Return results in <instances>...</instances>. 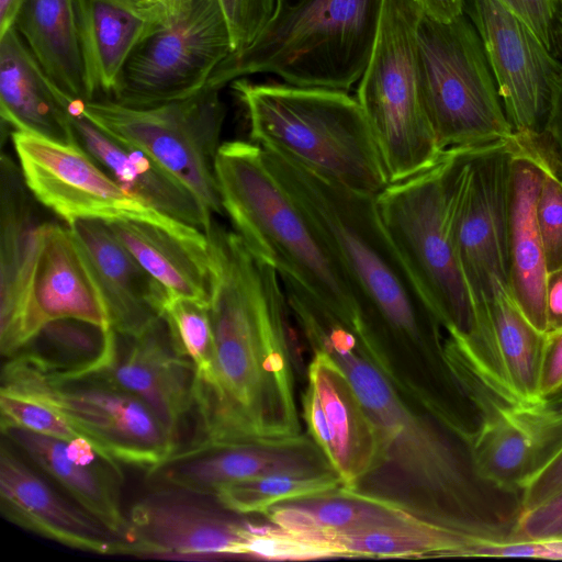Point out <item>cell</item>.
Returning a JSON list of instances; mask_svg holds the SVG:
<instances>
[{"instance_id": "obj_41", "label": "cell", "mask_w": 562, "mask_h": 562, "mask_svg": "<svg viewBox=\"0 0 562 562\" xmlns=\"http://www.w3.org/2000/svg\"><path fill=\"white\" fill-rule=\"evenodd\" d=\"M220 1L232 34L234 52L245 48L257 37L273 14L278 2V0Z\"/></svg>"}, {"instance_id": "obj_18", "label": "cell", "mask_w": 562, "mask_h": 562, "mask_svg": "<svg viewBox=\"0 0 562 562\" xmlns=\"http://www.w3.org/2000/svg\"><path fill=\"white\" fill-rule=\"evenodd\" d=\"M143 401L180 443V429L194 413L196 370L178 349L161 315L136 335L113 330L110 348L94 366Z\"/></svg>"}, {"instance_id": "obj_9", "label": "cell", "mask_w": 562, "mask_h": 562, "mask_svg": "<svg viewBox=\"0 0 562 562\" xmlns=\"http://www.w3.org/2000/svg\"><path fill=\"white\" fill-rule=\"evenodd\" d=\"M448 169L446 150L430 169L390 183L375 196V205L386 235L441 327L473 348L479 316L452 233Z\"/></svg>"}, {"instance_id": "obj_35", "label": "cell", "mask_w": 562, "mask_h": 562, "mask_svg": "<svg viewBox=\"0 0 562 562\" xmlns=\"http://www.w3.org/2000/svg\"><path fill=\"white\" fill-rule=\"evenodd\" d=\"M341 485L336 472L272 473L226 484L214 496L236 514L262 515L277 503L321 494Z\"/></svg>"}, {"instance_id": "obj_10", "label": "cell", "mask_w": 562, "mask_h": 562, "mask_svg": "<svg viewBox=\"0 0 562 562\" xmlns=\"http://www.w3.org/2000/svg\"><path fill=\"white\" fill-rule=\"evenodd\" d=\"M418 47L425 104L442 150L515 135L481 38L464 13L448 22L423 14Z\"/></svg>"}, {"instance_id": "obj_32", "label": "cell", "mask_w": 562, "mask_h": 562, "mask_svg": "<svg viewBox=\"0 0 562 562\" xmlns=\"http://www.w3.org/2000/svg\"><path fill=\"white\" fill-rule=\"evenodd\" d=\"M108 224L170 295L209 301L211 277L207 245L184 240L145 222L115 221Z\"/></svg>"}, {"instance_id": "obj_53", "label": "cell", "mask_w": 562, "mask_h": 562, "mask_svg": "<svg viewBox=\"0 0 562 562\" xmlns=\"http://www.w3.org/2000/svg\"><path fill=\"white\" fill-rule=\"evenodd\" d=\"M561 407H562V405H561Z\"/></svg>"}, {"instance_id": "obj_14", "label": "cell", "mask_w": 562, "mask_h": 562, "mask_svg": "<svg viewBox=\"0 0 562 562\" xmlns=\"http://www.w3.org/2000/svg\"><path fill=\"white\" fill-rule=\"evenodd\" d=\"M11 138L29 190L67 225L77 220L137 221L207 245L204 232L172 220L127 193L78 145L20 131H12Z\"/></svg>"}, {"instance_id": "obj_51", "label": "cell", "mask_w": 562, "mask_h": 562, "mask_svg": "<svg viewBox=\"0 0 562 562\" xmlns=\"http://www.w3.org/2000/svg\"><path fill=\"white\" fill-rule=\"evenodd\" d=\"M547 159V158H546ZM548 160V159H547ZM549 161V160H548ZM549 164L552 166V168L554 169V171L557 172V175L559 176V178L561 179L562 181V166H559V165H555L551 161H549Z\"/></svg>"}, {"instance_id": "obj_48", "label": "cell", "mask_w": 562, "mask_h": 562, "mask_svg": "<svg viewBox=\"0 0 562 562\" xmlns=\"http://www.w3.org/2000/svg\"><path fill=\"white\" fill-rule=\"evenodd\" d=\"M423 13L434 20L448 22L463 13L464 0H415Z\"/></svg>"}, {"instance_id": "obj_3", "label": "cell", "mask_w": 562, "mask_h": 562, "mask_svg": "<svg viewBox=\"0 0 562 562\" xmlns=\"http://www.w3.org/2000/svg\"><path fill=\"white\" fill-rule=\"evenodd\" d=\"M265 160L348 281L356 323L393 356H425L440 372L446 362L437 317L386 235L375 196L350 190L277 153Z\"/></svg>"}, {"instance_id": "obj_19", "label": "cell", "mask_w": 562, "mask_h": 562, "mask_svg": "<svg viewBox=\"0 0 562 562\" xmlns=\"http://www.w3.org/2000/svg\"><path fill=\"white\" fill-rule=\"evenodd\" d=\"M0 509L9 521L69 548L126 554L122 537L71 501L4 438L0 447Z\"/></svg>"}, {"instance_id": "obj_31", "label": "cell", "mask_w": 562, "mask_h": 562, "mask_svg": "<svg viewBox=\"0 0 562 562\" xmlns=\"http://www.w3.org/2000/svg\"><path fill=\"white\" fill-rule=\"evenodd\" d=\"M13 27L48 78L72 101H87L75 0H26Z\"/></svg>"}, {"instance_id": "obj_26", "label": "cell", "mask_w": 562, "mask_h": 562, "mask_svg": "<svg viewBox=\"0 0 562 562\" xmlns=\"http://www.w3.org/2000/svg\"><path fill=\"white\" fill-rule=\"evenodd\" d=\"M543 178L536 148L515 134L509 218V291L528 321L546 334L548 268L537 218Z\"/></svg>"}, {"instance_id": "obj_20", "label": "cell", "mask_w": 562, "mask_h": 562, "mask_svg": "<svg viewBox=\"0 0 562 562\" xmlns=\"http://www.w3.org/2000/svg\"><path fill=\"white\" fill-rule=\"evenodd\" d=\"M561 443V406L551 401L499 403L480 415L469 450L481 480L520 496L527 482Z\"/></svg>"}, {"instance_id": "obj_2", "label": "cell", "mask_w": 562, "mask_h": 562, "mask_svg": "<svg viewBox=\"0 0 562 562\" xmlns=\"http://www.w3.org/2000/svg\"><path fill=\"white\" fill-rule=\"evenodd\" d=\"M214 358L196 381L192 441L278 440L301 435L296 345L286 295L273 266L236 233H206Z\"/></svg>"}, {"instance_id": "obj_42", "label": "cell", "mask_w": 562, "mask_h": 562, "mask_svg": "<svg viewBox=\"0 0 562 562\" xmlns=\"http://www.w3.org/2000/svg\"><path fill=\"white\" fill-rule=\"evenodd\" d=\"M562 540V491L521 510L509 541Z\"/></svg>"}, {"instance_id": "obj_28", "label": "cell", "mask_w": 562, "mask_h": 562, "mask_svg": "<svg viewBox=\"0 0 562 562\" xmlns=\"http://www.w3.org/2000/svg\"><path fill=\"white\" fill-rule=\"evenodd\" d=\"M312 351L306 379L326 418L330 436L327 458L342 486L357 490L378 464L379 436L342 369L325 351Z\"/></svg>"}, {"instance_id": "obj_16", "label": "cell", "mask_w": 562, "mask_h": 562, "mask_svg": "<svg viewBox=\"0 0 562 562\" xmlns=\"http://www.w3.org/2000/svg\"><path fill=\"white\" fill-rule=\"evenodd\" d=\"M470 16L514 133L540 134L562 66L504 0H471Z\"/></svg>"}, {"instance_id": "obj_5", "label": "cell", "mask_w": 562, "mask_h": 562, "mask_svg": "<svg viewBox=\"0 0 562 562\" xmlns=\"http://www.w3.org/2000/svg\"><path fill=\"white\" fill-rule=\"evenodd\" d=\"M214 171L224 214L249 249L297 281L338 318L356 317L340 266L252 142L222 143Z\"/></svg>"}, {"instance_id": "obj_44", "label": "cell", "mask_w": 562, "mask_h": 562, "mask_svg": "<svg viewBox=\"0 0 562 562\" xmlns=\"http://www.w3.org/2000/svg\"><path fill=\"white\" fill-rule=\"evenodd\" d=\"M529 139L549 161L562 166V67L553 85L544 128Z\"/></svg>"}, {"instance_id": "obj_47", "label": "cell", "mask_w": 562, "mask_h": 562, "mask_svg": "<svg viewBox=\"0 0 562 562\" xmlns=\"http://www.w3.org/2000/svg\"><path fill=\"white\" fill-rule=\"evenodd\" d=\"M546 316V334L562 329V268L548 273Z\"/></svg>"}, {"instance_id": "obj_15", "label": "cell", "mask_w": 562, "mask_h": 562, "mask_svg": "<svg viewBox=\"0 0 562 562\" xmlns=\"http://www.w3.org/2000/svg\"><path fill=\"white\" fill-rule=\"evenodd\" d=\"M126 513V554L165 558L240 557L249 520L214 495L148 487Z\"/></svg>"}, {"instance_id": "obj_6", "label": "cell", "mask_w": 562, "mask_h": 562, "mask_svg": "<svg viewBox=\"0 0 562 562\" xmlns=\"http://www.w3.org/2000/svg\"><path fill=\"white\" fill-rule=\"evenodd\" d=\"M382 0H278L257 37L232 53L209 85L273 75L300 86L348 91L359 82L375 41Z\"/></svg>"}, {"instance_id": "obj_36", "label": "cell", "mask_w": 562, "mask_h": 562, "mask_svg": "<svg viewBox=\"0 0 562 562\" xmlns=\"http://www.w3.org/2000/svg\"><path fill=\"white\" fill-rule=\"evenodd\" d=\"M112 331V328L78 318H58L46 323L15 353L54 367L94 364L104 356Z\"/></svg>"}, {"instance_id": "obj_24", "label": "cell", "mask_w": 562, "mask_h": 562, "mask_svg": "<svg viewBox=\"0 0 562 562\" xmlns=\"http://www.w3.org/2000/svg\"><path fill=\"white\" fill-rule=\"evenodd\" d=\"M104 300L110 327L120 335L143 331L164 313L169 292L115 236L108 222L68 225Z\"/></svg>"}, {"instance_id": "obj_17", "label": "cell", "mask_w": 562, "mask_h": 562, "mask_svg": "<svg viewBox=\"0 0 562 562\" xmlns=\"http://www.w3.org/2000/svg\"><path fill=\"white\" fill-rule=\"evenodd\" d=\"M325 472L336 471L306 431L278 440L191 441L145 472V483L215 495L226 484L266 474Z\"/></svg>"}, {"instance_id": "obj_1", "label": "cell", "mask_w": 562, "mask_h": 562, "mask_svg": "<svg viewBox=\"0 0 562 562\" xmlns=\"http://www.w3.org/2000/svg\"><path fill=\"white\" fill-rule=\"evenodd\" d=\"M294 319L311 349L342 369L376 429L378 464L356 491L434 525L508 541L519 496L477 476L468 443L427 407L389 349L314 300L299 304Z\"/></svg>"}, {"instance_id": "obj_29", "label": "cell", "mask_w": 562, "mask_h": 562, "mask_svg": "<svg viewBox=\"0 0 562 562\" xmlns=\"http://www.w3.org/2000/svg\"><path fill=\"white\" fill-rule=\"evenodd\" d=\"M74 102L48 78L14 27L0 36L2 123L13 131L77 145Z\"/></svg>"}, {"instance_id": "obj_34", "label": "cell", "mask_w": 562, "mask_h": 562, "mask_svg": "<svg viewBox=\"0 0 562 562\" xmlns=\"http://www.w3.org/2000/svg\"><path fill=\"white\" fill-rule=\"evenodd\" d=\"M493 331L507 381L525 403L546 402L540 396L544 334L525 316L508 285L496 281L488 302Z\"/></svg>"}, {"instance_id": "obj_39", "label": "cell", "mask_w": 562, "mask_h": 562, "mask_svg": "<svg viewBox=\"0 0 562 562\" xmlns=\"http://www.w3.org/2000/svg\"><path fill=\"white\" fill-rule=\"evenodd\" d=\"M0 427H18L59 439L82 437L52 407L0 390Z\"/></svg>"}, {"instance_id": "obj_40", "label": "cell", "mask_w": 562, "mask_h": 562, "mask_svg": "<svg viewBox=\"0 0 562 562\" xmlns=\"http://www.w3.org/2000/svg\"><path fill=\"white\" fill-rule=\"evenodd\" d=\"M529 143L532 145L531 142ZM536 150L541 158L543 168L537 202V218L548 272H551L562 268V181L546 157L537 148Z\"/></svg>"}, {"instance_id": "obj_12", "label": "cell", "mask_w": 562, "mask_h": 562, "mask_svg": "<svg viewBox=\"0 0 562 562\" xmlns=\"http://www.w3.org/2000/svg\"><path fill=\"white\" fill-rule=\"evenodd\" d=\"M514 148L515 135L487 146L449 149L451 227L476 311L488 304L496 281L508 285Z\"/></svg>"}, {"instance_id": "obj_8", "label": "cell", "mask_w": 562, "mask_h": 562, "mask_svg": "<svg viewBox=\"0 0 562 562\" xmlns=\"http://www.w3.org/2000/svg\"><path fill=\"white\" fill-rule=\"evenodd\" d=\"M423 14L415 0H382L372 53L357 87L390 183L430 169L446 153L424 99L418 47Z\"/></svg>"}, {"instance_id": "obj_52", "label": "cell", "mask_w": 562, "mask_h": 562, "mask_svg": "<svg viewBox=\"0 0 562 562\" xmlns=\"http://www.w3.org/2000/svg\"><path fill=\"white\" fill-rule=\"evenodd\" d=\"M149 3H162L166 4L167 0H146Z\"/></svg>"}, {"instance_id": "obj_43", "label": "cell", "mask_w": 562, "mask_h": 562, "mask_svg": "<svg viewBox=\"0 0 562 562\" xmlns=\"http://www.w3.org/2000/svg\"><path fill=\"white\" fill-rule=\"evenodd\" d=\"M561 491L562 443L524 486L520 494L521 510L532 508Z\"/></svg>"}, {"instance_id": "obj_46", "label": "cell", "mask_w": 562, "mask_h": 562, "mask_svg": "<svg viewBox=\"0 0 562 562\" xmlns=\"http://www.w3.org/2000/svg\"><path fill=\"white\" fill-rule=\"evenodd\" d=\"M562 394V329L544 334L540 396L553 401Z\"/></svg>"}, {"instance_id": "obj_7", "label": "cell", "mask_w": 562, "mask_h": 562, "mask_svg": "<svg viewBox=\"0 0 562 562\" xmlns=\"http://www.w3.org/2000/svg\"><path fill=\"white\" fill-rule=\"evenodd\" d=\"M0 378V390L52 407L121 464L147 472L180 447L143 401L90 364L54 367L15 353Z\"/></svg>"}, {"instance_id": "obj_30", "label": "cell", "mask_w": 562, "mask_h": 562, "mask_svg": "<svg viewBox=\"0 0 562 562\" xmlns=\"http://www.w3.org/2000/svg\"><path fill=\"white\" fill-rule=\"evenodd\" d=\"M262 516L269 522L322 546L321 541L333 535L426 521L395 503L342 485L277 503Z\"/></svg>"}, {"instance_id": "obj_49", "label": "cell", "mask_w": 562, "mask_h": 562, "mask_svg": "<svg viewBox=\"0 0 562 562\" xmlns=\"http://www.w3.org/2000/svg\"><path fill=\"white\" fill-rule=\"evenodd\" d=\"M26 0H0V36L13 27L16 15Z\"/></svg>"}, {"instance_id": "obj_11", "label": "cell", "mask_w": 562, "mask_h": 562, "mask_svg": "<svg viewBox=\"0 0 562 562\" xmlns=\"http://www.w3.org/2000/svg\"><path fill=\"white\" fill-rule=\"evenodd\" d=\"M221 88L149 108L111 99L78 102L79 111L102 131L131 144L186 183L211 213L224 214L214 171L226 108Z\"/></svg>"}, {"instance_id": "obj_27", "label": "cell", "mask_w": 562, "mask_h": 562, "mask_svg": "<svg viewBox=\"0 0 562 562\" xmlns=\"http://www.w3.org/2000/svg\"><path fill=\"white\" fill-rule=\"evenodd\" d=\"M67 317L111 328L100 289L70 228L46 221L32 288L30 339L46 323Z\"/></svg>"}, {"instance_id": "obj_25", "label": "cell", "mask_w": 562, "mask_h": 562, "mask_svg": "<svg viewBox=\"0 0 562 562\" xmlns=\"http://www.w3.org/2000/svg\"><path fill=\"white\" fill-rule=\"evenodd\" d=\"M76 143L127 193L159 213L206 233L212 213L199 196L142 149L102 131L71 106Z\"/></svg>"}, {"instance_id": "obj_4", "label": "cell", "mask_w": 562, "mask_h": 562, "mask_svg": "<svg viewBox=\"0 0 562 562\" xmlns=\"http://www.w3.org/2000/svg\"><path fill=\"white\" fill-rule=\"evenodd\" d=\"M244 106L250 142L359 193L389 184L367 116L346 90L284 81L231 82Z\"/></svg>"}, {"instance_id": "obj_33", "label": "cell", "mask_w": 562, "mask_h": 562, "mask_svg": "<svg viewBox=\"0 0 562 562\" xmlns=\"http://www.w3.org/2000/svg\"><path fill=\"white\" fill-rule=\"evenodd\" d=\"M483 539L428 521L378 528L324 538L337 557L422 558L472 557Z\"/></svg>"}, {"instance_id": "obj_23", "label": "cell", "mask_w": 562, "mask_h": 562, "mask_svg": "<svg viewBox=\"0 0 562 562\" xmlns=\"http://www.w3.org/2000/svg\"><path fill=\"white\" fill-rule=\"evenodd\" d=\"M87 101L110 99L134 49L160 30L168 4L75 0Z\"/></svg>"}, {"instance_id": "obj_50", "label": "cell", "mask_w": 562, "mask_h": 562, "mask_svg": "<svg viewBox=\"0 0 562 562\" xmlns=\"http://www.w3.org/2000/svg\"><path fill=\"white\" fill-rule=\"evenodd\" d=\"M555 37L562 43V0H555Z\"/></svg>"}, {"instance_id": "obj_21", "label": "cell", "mask_w": 562, "mask_h": 562, "mask_svg": "<svg viewBox=\"0 0 562 562\" xmlns=\"http://www.w3.org/2000/svg\"><path fill=\"white\" fill-rule=\"evenodd\" d=\"M20 166L7 154L0 159V351L8 358L29 340L32 288L46 222Z\"/></svg>"}, {"instance_id": "obj_38", "label": "cell", "mask_w": 562, "mask_h": 562, "mask_svg": "<svg viewBox=\"0 0 562 562\" xmlns=\"http://www.w3.org/2000/svg\"><path fill=\"white\" fill-rule=\"evenodd\" d=\"M240 557L263 560H314L337 557L317 542L301 538L271 522L249 521Z\"/></svg>"}, {"instance_id": "obj_13", "label": "cell", "mask_w": 562, "mask_h": 562, "mask_svg": "<svg viewBox=\"0 0 562 562\" xmlns=\"http://www.w3.org/2000/svg\"><path fill=\"white\" fill-rule=\"evenodd\" d=\"M164 26L126 61L111 100L149 108L188 98L207 83L234 52L220 0H167Z\"/></svg>"}, {"instance_id": "obj_22", "label": "cell", "mask_w": 562, "mask_h": 562, "mask_svg": "<svg viewBox=\"0 0 562 562\" xmlns=\"http://www.w3.org/2000/svg\"><path fill=\"white\" fill-rule=\"evenodd\" d=\"M1 434L71 501L125 538L120 462L83 437L59 439L18 427L1 428Z\"/></svg>"}, {"instance_id": "obj_45", "label": "cell", "mask_w": 562, "mask_h": 562, "mask_svg": "<svg viewBox=\"0 0 562 562\" xmlns=\"http://www.w3.org/2000/svg\"><path fill=\"white\" fill-rule=\"evenodd\" d=\"M552 52L555 41V0H504Z\"/></svg>"}, {"instance_id": "obj_37", "label": "cell", "mask_w": 562, "mask_h": 562, "mask_svg": "<svg viewBox=\"0 0 562 562\" xmlns=\"http://www.w3.org/2000/svg\"><path fill=\"white\" fill-rule=\"evenodd\" d=\"M162 316L180 352L196 370V381L206 378L214 358V335L209 301L170 295Z\"/></svg>"}]
</instances>
